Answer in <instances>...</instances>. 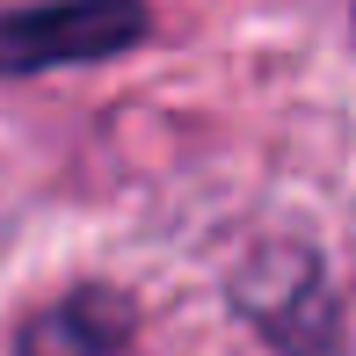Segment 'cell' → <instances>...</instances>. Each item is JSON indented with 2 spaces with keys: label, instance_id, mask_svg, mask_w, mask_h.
I'll use <instances>...</instances> for the list:
<instances>
[{
  "label": "cell",
  "instance_id": "6da1fadb",
  "mask_svg": "<svg viewBox=\"0 0 356 356\" xmlns=\"http://www.w3.org/2000/svg\"><path fill=\"white\" fill-rule=\"evenodd\" d=\"M233 313L248 320L277 356H334L342 313H334L327 269L298 240H269L233 269Z\"/></svg>",
  "mask_w": 356,
  "mask_h": 356
},
{
  "label": "cell",
  "instance_id": "7a4b0ae2",
  "mask_svg": "<svg viewBox=\"0 0 356 356\" xmlns=\"http://www.w3.org/2000/svg\"><path fill=\"white\" fill-rule=\"evenodd\" d=\"M153 29L145 0H37V8H0V80L58 73V66H102L131 51Z\"/></svg>",
  "mask_w": 356,
  "mask_h": 356
},
{
  "label": "cell",
  "instance_id": "3957f363",
  "mask_svg": "<svg viewBox=\"0 0 356 356\" xmlns=\"http://www.w3.org/2000/svg\"><path fill=\"white\" fill-rule=\"evenodd\" d=\"M138 313L124 291L109 284H80L66 298H51L44 313L22 320V334H15V356H117L131 342Z\"/></svg>",
  "mask_w": 356,
  "mask_h": 356
}]
</instances>
